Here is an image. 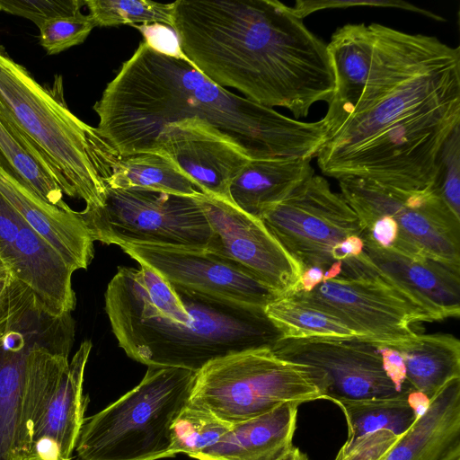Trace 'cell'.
<instances>
[{"instance_id":"ac0fdd59","label":"cell","mask_w":460,"mask_h":460,"mask_svg":"<svg viewBox=\"0 0 460 460\" xmlns=\"http://www.w3.org/2000/svg\"><path fill=\"white\" fill-rule=\"evenodd\" d=\"M148 153L169 158L203 194L230 203V185L251 160L231 137L196 117L164 125Z\"/></svg>"},{"instance_id":"603a6c76","label":"cell","mask_w":460,"mask_h":460,"mask_svg":"<svg viewBox=\"0 0 460 460\" xmlns=\"http://www.w3.org/2000/svg\"><path fill=\"white\" fill-rule=\"evenodd\" d=\"M310 159H251L234 179L229 192L233 204L261 218L314 175Z\"/></svg>"},{"instance_id":"7c38bea8","label":"cell","mask_w":460,"mask_h":460,"mask_svg":"<svg viewBox=\"0 0 460 460\" xmlns=\"http://www.w3.org/2000/svg\"><path fill=\"white\" fill-rule=\"evenodd\" d=\"M302 270L324 271L342 261L338 245L362 234L359 220L341 193L320 175H312L260 218Z\"/></svg>"},{"instance_id":"5bb4252c","label":"cell","mask_w":460,"mask_h":460,"mask_svg":"<svg viewBox=\"0 0 460 460\" xmlns=\"http://www.w3.org/2000/svg\"><path fill=\"white\" fill-rule=\"evenodd\" d=\"M273 351L284 359L317 369L325 380V400L333 403L411 394L389 376L376 342L367 339H286Z\"/></svg>"},{"instance_id":"8d00e7d4","label":"cell","mask_w":460,"mask_h":460,"mask_svg":"<svg viewBox=\"0 0 460 460\" xmlns=\"http://www.w3.org/2000/svg\"><path fill=\"white\" fill-rule=\"evenodd\" d=\"M13 279L12 274L0 279V340L5 334L7 328L5 315L1 308V302Z\"/></svg>"},{"instance_id":"d4e9b609","label":"cell","mask_w":460,"mask_h":460,"mask_svg":"<svg viewBox=\"0 0 460 460\" xmlns=\"http://www.w3.org/2000/svg\"><path fill=\"white\" fill-rule=\"evenodd\" d=\"M111 189H142L189 197L202 192L166 156L139 153L119 157L105 179Z\"/></svg>"},{"instance_id":"9a60e30c","label":"cell","mask_w":460,"mask_h":460,"mask_svg":"<svg viewBox=\"0 0 460 460\" xmlns=\"http://www.w3.org/2000/svg\"><path fill=\"white\" fill-rule=\"evenodd\" d=\"M196 199L211 228L208 251L243 268L280 296L298 291L300 264L260 218L212 196L201 193Z\"/></svg>"},{"instance_id":"6da1fadb","label":"cell","mask_w":460,"mask_h":460,"mask_svg":"<svg viewBox=\"0 0 460 460\" xmlns=\"http://www.w3.org/2000/svg\"><path fill=\"white\" fill-rule=\"evenodd\" d=\"M102 137L120 156L148 153L163 127L186 118L208 122L251 159H312L325 144L323 119L303 122L219 86L190 61L142 41L93 105Z\"/></svg>"},{"instance_id":"30bf717a","label":"cell","mask_w":460,"mask_h":460,"mask_svg":"<svg viewBox=\"0 0 460 460\" xmlns=\"http://www.w3.org/2000/svg\"><path fill=\"white\" fill-rule=\"evenodd\" d=\"M91 237L105 244L206 248L209 223L196 197L106 187L102 206L78 211Z\"/></svg>"},{"instance_id":"e0dca14e","label":"cell","mask_w":460,"mask_h":460,"mask_svg":"<svg viewBox=\"0 0 460 460\" xmlns=\"http://www.w3.org/2000/svg\"><path fill=\"white\" fill-rule=\"evenodd\" d=\"M456 96H460V63L408 78L328 128L316 156L320 170L403 118Z\"/></svg>"},{"instance_id":"83f0119b","label":"cell","mask_w":460,"mask_h":460,"mask_svg":"<svg viewBox=\"0 0 460 460\" xmlns=\"http://www.w3.org/2000/svg\"><path fill=\"white\" fill-rule=\"evenodd\" d=\"M264 311L284 340L358 337L341 319L291 296L279 297L267 305Z\"/></svg>"},{"instance_id":"4dcf8cb0","label":"cell","mask_w":460,"mask_h":460,"mask_svg":"<svg viewBox=\"0 0 460 460\" xmlns=\"http://www.w3.org/2000/svg\"><path fill=\"white\" fill-rule=\"evenodd\" d=\"M432 186L460 219V124L450 132L438 152Z\"/></svg>"},{"instance_id":"f546056e","label":"cell","mask_w":460,"mask_h":460,"mask_svg":"<svg viewBox=\"0 0 460 460\" xmlns=\"http://www.w3.org/2000/svg\"><path fill=\"white\" fill-rule=\"evenodd\" d=\"M95 27L162 23L171 27L172 4L149 0H85Z\"/></svg>"},{"instance_id":"7402d4cb","label":"cell","mask_w":460,"mask_h":460,"mask_svg":"<svg viewBox=\"0 0 460 460\" xmlns=\"http://www.w3.org/2000/svg\"><path fill=\"white\" fill-rule=\"evenodd\" d=\"M299 403L286 402L257 417L232 424L211 447L194 458L278 460L294 447Z\"/></svg>"},{"instance_id":"7a4b0ae2","label":"cell","mask_w":460,"mask_h":460,"mask_svg":"<svg viewBox=\"0 0 460 460\" xmlns=\"http://www.w3.org/2000/svg\"><path fill=\"white\" fill-rule=\"evenodd\" d=\"M171 28L202 75L261 105L300 118L333 96L327 44L278 0H177Z\"/></svg>"},{"instance_id":"ab89813d","label":"cell","mask_w":460,"mask_h":460,"mask_svg":"<svg viewBox=\"0 0 460 460\" xmlns=\"http://www.w3.org/2000/svg\"><path fill=\"white\" fill-rule=\"evenodd\" d=\"M199 460H213V459H208V458H200Z\"/></svg>"},{"instance_id":"d590c367","label":"cell","mask_w":460,"mask_h":460,"mask_svg":"<svg viewBox=\"0 0 460 460\" xmlns=\"http://www.w3.org/2000/svg\"><path fill=\"white\" fill-rule=\"evenodd\" d=\"M324 281V270L319 267L303 270L298 291L308 293ZM297 291V292H298Z\"/></svg>"},{"instance_id":"52a82bcc","label":"cell","mask_w":460,"mask_h":460,"mask_svg":"<svg viewBox=\"0 0 460 460\" xmlns=\"http://www.w3.org/2000/svg\"><path fill=\"white\" fill-rule=\"evenodd\" d=\"M196 372L148 366L140 383L85 420L75 451L80 460H159L171 428L188 404Z\"/></svg>"},{"instance_id":"3957f363","label":"cell","mask_w":460,"mask_h":460,"mask_svg":"<svg viewBox=\"0 0 460 460\" xmlns=\"http://www.w3.org/2000/svg\"><path fill=\"white\" fill-rule=\"evenodd\" d=\"M193 292V317L177 323L104 294L105 311L120 349L137 362L199 371L242 351L274 349L282 332L264 308Z\"/></svg>"},{"instance_id":"836d02e7","label":"cell","mask_w":460,"mask_h":460,"mask_svg":"<svg viewBox=\"0 0 460 460\" xmlns=\"http://www.w3.org/2000/svg\"><path fill=\"white\" fill-rule=\"evenodd\" d=\"M354 6L392 7L419 13L437 22H445L442 16L401 0H299L292 12L300 19L325 9L349 8Z\"/></svg>"},{"instance_id":"277c9868","label":"cell","mask_w":460,"mask_h":460,"mask_svg":"<svg viewBox=\"0 0 460 460\" xmlns=\"http://www.w3.org/2000/svg\"><path fill=\"white\" fill-rule=\"evenodd\" d=\"M0 116L14 127L54 170L64 194L102 206L105 179L119 155L67 107L60 75L40 84L0 45Z\"/></svg>"},{"instance_id":"8992f818","label":"cell","mask_w":460,"mask_h":460,"mask_svg":"<svg viewBox=\"0 0 460 460\" xmlns=\"http://www.w3.org/2000/svg\"><path fill=\"white\" fill-rule=\"evenodd\" d=\"M327 48L335 89L325 119L408 78L460 62L459 47L379 23L343 25L334 31Z\"/></svg>"},{"instance_id":"e575fe53","label":"cell","mask_w":460,"mask_h":460,"mask_svg":"<svg viewBox=\"0 0 460 460\" xmlns=\"http://www.w3.org/2000/svg\"><path fill=\"white\" fill-rule=\"evenodd\" d=\"M137 29L146 43L155 51L164 56L189 61L182 53L175 31L165 24L151 23L133 25Z\"/></svg>"},{"instance_id":"4fadbf2b","label":"cell","mask_w":460,"mask_h":460,"mask_svg":"<svg viewBox=\"0 0 460 460\" xmlns=\"http://www.w3.org/2000/svg\"><path fill=\"white\" fill-rule=\"evenodd\" d=\"M291 296L341 319L358 337L390 344L419 334L427 316L378 275L326 280L308 293Z\"/></svg>"},{"instance_id":"f1b7e54d","label":"cell","mask_w":460,"mask_h":460,"mask_svg":"<svg viewBox=\"0 0 460 460\" xmlns=\"http://www.w3.org/2000/svg\"><path fill=\"white\" fill-rule=\"evenodd\" d=\"M231 425L205 409L187 404L172 422L164 458L178 454L194 458L215 445Z\"/></svg>"},{"instance_id":"44dd1931","label":"cell","mask_w":460,"mask_h":460,"mask_svg":"<svg viewBox=\"0 0 460 460\" xmlns=\"http://www.w3.org/2000/svg\"><path fill=\"white\" fill-rule=\"evenodd\" d=\"M380 460H460V378L447 384Z\"/></svg>"},{"instance_id":"9c48e42d","label":"cell","mask_w":460,"mask_h":460,"mask_svg":"<svg viewBox=\"0 0 460 460\" xmlns=\"http://www.w3.org/2000/svg\"><path fill=\"white\" fill-rule=\"evenodd\" d=\"M460 124V96L431 105L374 136L323 169L337 180L357 177L404 190L431 186L438 152Z\"/></svg>"},{"instance_id":"2e32d148","label":"cell","mask_w":460,"mask_h":460,"mask_svg":"<svg viewBox=\"0 0 460 460\" xmlns=\"http://www.w3.org/2000/svg\"><path fill=\"white\" fill-rule=\"evenodd\" d=\"M119 247L174 287L262 308L281 297L243 268L207 248L134 243Z\"/></svg>"},{"instance_id":"74e56055","label":"cell","mask_w":460,"mask_h":460,"mask_svg":"<svg viewBox=\"0 0 460 460\" xmlns=\"http://www.w3.org/2000/svg\"><path fill=\"white\" fill-rule=\"evenodd\" d=\"M278 460H308L306 454L300 451L299 448L295 446L286 455Z\"/></svg>"},{"instance_id":"cb8c5ba5","label":"cell","mask_w":460,"mask_h":460,"mask_svg":"<svg viewBox=\"0 0 460 460\" xmlns=\"http://www.w3.org/2000/svg\"><path fill=\"white\" fill-rule=\"evenodd\" d=\"M385 345L400 352L411 392L428 401L450 381L460 378V342L451 334L419 333Z\"/></svg>"},{"instance_id":"ba28073f","label":"cell","mask_w":460,"mask_h":460,"mask_svg":"<svg viewBox=\"0 0 460 460\" xmlns=\"http://www.w3.org/2000/svg\"><path fill=\"white\" fill-rule=\"evenodd\" d=\"M323 376L279 357L272 349L245 350L215 359L196 373L188 404L234 424L286 402L325 400Z\"/></svg>"},{"instance_id":"8fae6325","label":"cell","mask_w":460,"mask_h":460,"mask_svg":"<svg viewBox=\"0 0 460 460\" xmlns=\"http://www.w3.org/2000/svg\"><path fill=\"white\" fill-rule=\"evenodd\" d=\"M338 181L341 194L359 221L379 215L395 221L398 240L392 251L460 270V219L432 185L404 190L357 177Z\"/></svg>"},{"instance_id":"d6986e66","label":"cell","mask_w":460,"mask_h":460,"mask_svg":"<svg viewBox=\"0 0 460 460\" xmlns=\"http://www.w3.org/2000/svg\"><path fill=\"white\" fill-rule=\"evenodd\" d=\"M377 275L418 307L429 322L460 315V270L429 259H412L362 237Z\"/></svg>"},{"instance_id":"5b68a950","label":"cell","mask_w":460,"mask_h":460,"mask_svg":"<svg viewBox=\"0 0 460 460\" xmlns=\"http://www.w3.org/2000/svg\"><path fill=\"white\" fill-rule=\"evenodd\" d=\"M71 314L49 315L38 303L0 341V460H31L32 436L68 367Z\"/></svg>"},{"instance_id":"f35d334b","label":"cell","mask_w":460,"mask_h":460,"mask_svg":"<svg viewBox=\"0 0 460 460\" xmlns=\"http://www.w3.org/2000/svg\"><path fill=\"white\" fill-rule=\"evenodd\" d=\"M11 274V271L9 268L6 266V264L3 261V260L0 258V277L6 276Z\"/></svg>"},{"instance_id":"ffe728a7","label":"cell","mask_w":460,"mask_h":460,"mask_svg":"<svg viewBox=\"0 0 460 460\" xmlns=\"http://www.w3.org/2000/svg\"><path fill=\"white\" fill-rule=\"evenodd\" d=\"M92 346L90 341L80 344L47 402L33 432L31 460H71L85 421L83 384Z\"/></svg>"},{"instance_id":"d6a6232c","label":"cell","mask_w":460,"mask_h":460,"mask_svg":"<svg viewBox=\"0 0 460 460\" xmlns=\"http://www.w3.org/2000/svg\"><path fill=\"white\" fill-rule=\"evenodd\" d=\"M85 0H0V11L31 20L38 28L50 19L81 12Z\"/></svg>"},{"instance_id":"4316f807","label":"cell","mask_w":460,"mask_h":460,"mask_svg":"<svg viewBox=\"0 0 460 460\" xmlns=\"http://www.w3.org/2000/svg\"><path fill=\"white\" fill-rule=\"evenodd\" d=\"M335 404L347 421V440L381 429L401 436L410 429L419 414L410 401V394Z\"/></svg>"},{"instance_id":"1f68e13d","label":"cell","mask_w":460,"mask_h":460,"mask_svg":"<svg viewBox=\"0 0 460 460\" xmlns=\"http://www.w3.org/2000/svg\"><path fill=\"white\" fill-rule=\"evenodd\" d=\"M95 27L89 14L82 12L46 21L40 28L39 40L49 55L58 54L83 43Z\"/></svg>"},{"instance_id":"484cf974","label":"cell","mask_w":460,"mask_h":460,"mask_svg":"<svg viewBox=\"0 0 460 460\" xmlns=\"http://www.w3.org/2000/svg\"><path fill=\"white\" fill-rule=\"evenodd\" d=\"M0 155L13 172L38 196L65 211L72 208L63 199L58 177L42 155L0 116Z\"/></svg>"}]
</instances>
